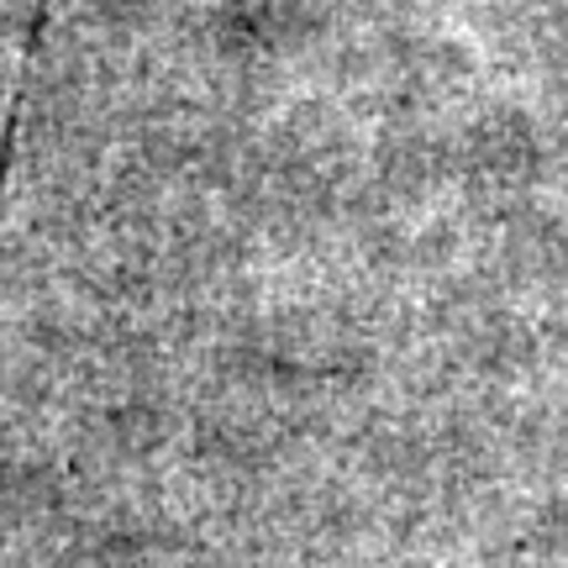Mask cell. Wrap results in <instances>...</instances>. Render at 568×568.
I'll return each instance as SVG.
<instances>
[{
  "label": "cell",
  "mask_w": 568,
  "mask_h": 568,
  "mask_svg": "<svg viewBox=\"0 0 568 568\" xmlns=\"http://www.w3.org/2000/svg\"><path fill=\"white\" fill-rule=\"evenodd\" d=\"M42 27H48V0H38V11H32V32L21 42V80L11 90V126H6V159H11V142H17V111H21V84H27V69L38 59V42H42Z\"/></svg>",
  "instance_id": "cell-1"
}]
</instances>
